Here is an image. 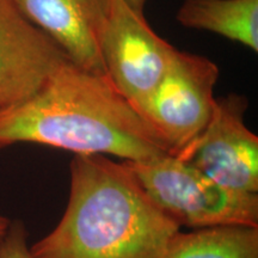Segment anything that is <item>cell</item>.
<instances>
[{"mask_svg": "<svg viewBox=\"0 0 258 258\" xmlns=\"http://www.w3.org/2000/svg\"><path fill=\"white\" fill-rule=\"evenodd\" d=\"M36 144L145 161L171 154L106 74L67 61L30 97L0 110V148Z\"/></svg>", "mask_w": 258, "mask_h": 258, "instance_id": "1", "label": "cell"}, {"mask_svg": "<svg viewBox=\"0 0 258 258\" xmlns=\"http://www.w3.org/2000/svg\"><path fill=\"white\" fill-rule=\"evenodd\" d=\"M70 198L32 258H161L180 227L146 192L123 160L74 154Z\"/></svg>", "mask_w": 258, "mask_h": 258, "instance_id": "2", "label": "cell"}, {"mask_svg": "<svg viewBox=\"0 0 258 258\" xmlns=\"http://www.w3.org/2000/svg\"><path fill=\"white\" fill-rule=\"evenodd\" d=\"M124 161L148 195L179 227H258V192L226 188L172 154Z\"/></svg>", "mask_w": 258, "mask_h": 258, "instance_id": "3", "label": "cell"}, {"mask_svg": "<svg viewBox=\"0 0 258 258\" xmlns=\"http://www.w3.org/2000/svg\"><path fill=\"white\" fill-rule=\"evenodd\" d=\"M105 74L138 112L172 62L177 50L158 36L125 0H110L101 42Z\"/></svg>", "mask_w": 258, "mask_h": 258, "instance_id": "4", "label": "cell"}, {"mask_svg": "<svg viewBox=\"0 0 258 258\" xmlns=\"http://www.w3.org/2000/svg\"><path fill=\"white\" fill-rule=\"evenodd\" d=\"M219 67L208 57L177 50L172 62L139 114L165 141L172 156L207 127L215 105Z\"/></svg>", "mask_w": 258, "mask_h": 258, "instance_id": "5", "label": "cell"}, {"mask_svg": "<svg viewBox=\"0 0 258 258\" xmlns=\"http://www.w3.org/2000/svg\"><path fill=\"white\" fill-rule=\"evenodd\" d=\"M247 106L244 95L219 97L205 131L175 157L226 188L258 192V138L245 123Z\"/></svg>", "mask_w": 258, "mask_h": 258, "instance_id": "6", "label": "cell"}, {"mask_svg": "<svg viewBox=\"0 0 258 258\" xmlns=\"http://www.w3.org/2000/svg\"><path fill=\"white\" fill-rule=\"evenodd\" d=\"M67 61L16 0H0V110L30 97Z\"/></svg>", "mask_w": 258, "mask_h": 258, "instance_id": "7", "label": "cell"}, {"mask_svg": "<svg viewBox=\"0 0 258 258\" xmlns=\"http://www.w3.org/2000/svg\"><path fill=\"white\" fill-rule=\"evenodd\" d=\"M77 66L105 74L99 42L110 0H16Z\"/></svg>", "mask_w": 258, "mask_h": 258, "instance_id": "8", "label": "cell"}, {"mask_svg": "<svg viewBox=\"0 0 258 258\" xmlns=\"http://www.w3.org/2000/svg\"><path fill=\"white\" fill-rule=\"evenodd\" d=\"M176 19L258 51V0H184Z\"/></svg>", "mask_w": 258, "mask_h": 258, "instance_id": "9", "label": "cell"}, {"mask_svg": "<svg viewBox=\"0 0 258 258\" xmlns=\"http://www.w3.org/2000/svg\"><path fill=\"white\" fill-rule=\"evenodd\" d=\"M161 258H258V227L226 225L178 231Z\"/></svg>", "mask_w": 258, "mask_h": 258, "instance_id": "10", "label": "cell"}, {"mask_svg": "<svg viewBox=\"0 0 258 258\" xmlns=\"http://www.w3.org/2000/svg\"><path fill=\"white\" fill-rule=\"evenodd\" d=\"M0 258H32L28 246V231L24 222H10L5 237L0 240Z\"/></svg>", "mask_w": 258, "mask_h": 258, "instance_id": "11", "label": "cell"}, {"mask_svg": "<svg viewBox=\"0 0 258 258\" xmlns=\"http://www.w3.org/2000/svg\"><path fill=\"white\" fill-rule=\"evenodd\" d=\"M10 222L11 221H10L8 218L2 217V215H0V240L5 237L6 232H8V230H9Z\"/></svg>", "mask_w": 258, "mask_h": 258, "instance_id": "12", "label": "cell"}, {"mask_svg": "<svg viewBox=\"0 0 258 258\" xmlns=\"http://www.w3.org/2000/svg\"><path fill=\"white\" fill-rule=\"evenodd\" d=\"M125 2L131 6H133L135 10H138V11L144 12L145 4L147 3V0H125Z\"/></svg>", "mask_w": 258, "mask_h": 258, "instance_id": "13", "label": "cell"}]
</instances>
